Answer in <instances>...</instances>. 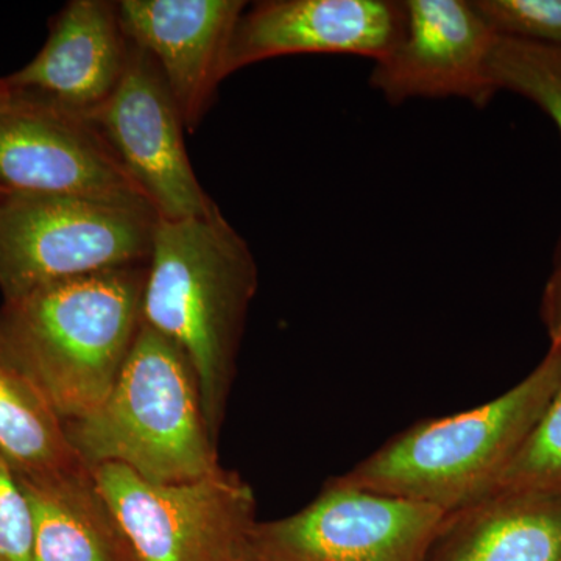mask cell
<instances>
[{
    "instance_id": "obj_1",
    "label": "cell",
    "mask_w": 561,
    "mask_h": 561,
    "mask_svg": "<svg viewBox=\"0 0 561 561\" xmlns=\"http://www.w3.org/2000/svg\"><path fill=\"white\" fill-rule=\"evenodd\" d=\"M256 290L257 265L249 243L220 209L190 219H158L142 323L175 343L191 362L216 442Z\"/></svg>"
},
{
    "instance_id": "obj_2",
    "label": "cell",
    "mask_w": 561,
    "mask_h": 561,
    "mask_svg": "<svg viewBox=\"0 0 561 561\" xmlns=\"http://www.w3.org/2000/svg\"><path fill=\"white\" fill-rule=\"evenodd\" d=\"M147 265L58 280L3 301L0 362L60 419L90 415L108 397L142 323Z\"/></svg>"
},
{
    "instance_id": "obj_3",
    "label": "cell",
    "mask_w": 561,
    "mask_h": 561,
    "mask_svg": "<svg viewBox=\"0 0 561 561\" xmlns=\"http://www.w3.org/2000/svg\"><path fill=\"white\" fill-rule=\"evenodd\" d=\"M65 430L88 468L121 465L160 483L194 481L224 468L191 362L144 323L108 397Z\"/></svg>"
},
{
    "instance_id": "obj_4",
    "label": "cell",
    "mask_w": 561,
    "mask_h": 561,
    "mask_svg": "<svg viewBox=\"0 0 561 561\" xmlns=\"http://www.w3.org/2000/svg\"><path fill=\"white\" fill-rule=\"evenodd\" d=\"M561 381V348L511 390L471 411L423 420L337 476L342 482L446 513L483 496L540 419Z\"/></svg>"
},
{
    "instance_id": "obj_5",
    "label": "cell",
    "mask_w": 561,
    "mask_h": 561,
    "mask_svg": "<svg viewBox=\"0 0 561 561\" xmlns=\"http://www.w3.org/2000/svg\"><path fill=\"white\" fill-rule=\"evenodd\" d=\"M158 219L146 203L0 195L3 301L58 280L147 265Z\"/></svg>"
},
{
    "instance_id": "obj_6",
    "label": "cell",
    "mask_w": 561,
    "mask_h": 561,
    "mask_svg": "<svg viewBox=\"0 0 561 561\" xmlns=\"http://www.w3.org/2000/svg\"><path fill=\"white\" fill-rule=\"evenodd\" d=\"M90 471L135 561H236L249 548L256 500L238 472L160 483L121 465Z\"/></svg>"
},
{
    "instance_id": "obj_7",
    "label": "cell",
    "mask_w": 561,
    "mask_h": 561,
    "mask_svg": "<svg viewBox=\"0 0 561 561\" xmlns=\"http://www.w3.org/2000/svg\"><path fill=\"white\" fill-rule=\"evenodd\" d=\"M445 516L334 478L300 512L257 522L251 540L271 561H424Z\"/></svg>"
},
{
    "instance_id": "obj_8",
    "label": "cell",
    "mask_w": 561,
    "mask_h": 561,
    "mask_svg": "<svg viewBox=\"0 0 561 561\" xmlns=\"http://www.w3.org/2000/svg\"><path fill=\"white\" fill-rule=\"evenodd\" d=\"M160 219L219 210L192 168L183 116L157 62L130 43L119 87L88 119Z\"/></svg>"
},
{
    "instance_id": "obj_9",
    "label": "cell",
    "mask_w": 561,
    "mask_h": 561,
    "mask_svg": "<svg viewBox=\"0 0 561 561\" xmlns=\"http://www.w3.org/2000/svg\"><path fill=\"white\" fill-rule=\"evenodd\" d=\"M404 27L393 49L375 62L370 84L391 105L412 99H465L489 105L496 32L474 3L404 0Z\"/></svg>"
},
{
    "instance_id": "obj_10",
    "label": "cell",
    "mask_w": 561,
    "mask_h": 561,
    "mask_svg": "<svg viewBox=\"0 0 561 561\" xmlns=\"http://www.w3.org/2000/svg\"><path fill=\"white\" fill-rule=\"evenodd\" d=\"M0 194L149 205L90 122L16 101L0 111Z\"/></svg>"
},
{
    "instance_id": "obj_11",
    "label": "cell",
    "mask_w": 561,
    "mask_h": 561,
    "mask_svg": "<svg viewBox=\"0 0 561 561\" xmlns=\"http://www.w3.org/2000/svg\"><path fill=\"white\" fill-rule=\"evenodd\" d=\"M122 31L157 62L183 116L194 131L227 79V57L242 0H121Z\"/></svg>"
},
{
    "instance_id": "obj_12",
    "label": "cell",
    "mask_w": 561,
    "mask_h": 561,
    "mask_svg": "<svg viewBox=\"0 0 561 561\" xmlns=\"http://www.w3.org/2000/svg\"><path fill=\"white\" fill-rule=\"evenodd\" d=\"M128 54L117 2L72 0L39 54L5 81L13 101L88 119L119 87Z\"/></svg>"
},
{
    "instance_id": "obj_13",
    "label": "cell",
    "mask_w": 561,
    "mask_h": 561,
    "mask_svg": "<svg viewBox=\"0 0 561 561\" xmlns=\"http://www.w3.org/2000/svg\"><path fill=\"white\" fill-rule=\"evenodd\" d=\"M404 5L393 0H265L243 11L227 77L247 66L302 54L382 60L400 39Z\"/></svg>"
},
{
    "instance_id": "obj_14",
    "label": "cell",
    "mask_w": 561,
    "mask_h": 561,
    "mask_svg": "<svg viewBox=\"0 0 561 561\" xmlns=\"http://www.w3.org/2000/svg\"><path fill=\"white\" fill-rule=\"evenodd\" d=\"M424 561H561V501L483 494L446 513Z\"/></svg>"
},
{
    "instance_id": "obj_15",
    "label": "cell",
    "mask_w": 561,
    "mask_h": 561,
    "mask_svg": "<svg viewBox=\"0 0 561 561\" xmlns=\"http://www.w3.org/2000/svg\"><path fill=\"white\" fill-rule=\"evenodd\" d=\"M18 481L31 505L32 561H135L90 468Z\"/></svg>"
},
{
    "instance_id": "obj_16",
    "label": "cell",
    "mask_w": 561,
    "mask_h": 561,
    "mask_svg": "<svg viewBox=\"0 0 561 561\" xmlns=\"http://www.w3.org/2000/svg\"><path fill=\"white\" fill-rule=\"evenodd\" d=\"M0 457L20 479L81 467L60 419L20 373L0 362Z\"/></svg>"
},
{
    "instance_id": "obj_17",
    "label": "cell",
    "mask_w": 561,
    "mask_h": 561,
    "mask_svg": "<svg viewBox=\"0 0 561 561\" xmlns=\"http://www.w3.org/2000/svg\"><path fill=\"white\" fill-rule=\"evenodd\" d=\"M497 91L515 92L540 106L561 135V47L500 36L490 58ZM561 262V238L553 264Z\"/></svg>"
},
{
    "instance_id": "obj_18",
    "label": "cell",
    "mask_w": 561,
    "mask_h": 561,
    "mask_svg": "<svg viewBox=\"0 0 561 561\" xmlns=\"http://www.w3.org/2000/svg\"><path fill=\"white\" fill-rule=\"evenodd\" d=\"M489 493L529 494L561 501V381Z\"/></svg>"
},
{
    "instance_id": "obj_19",
    "label": "cell",
    "mask_w": 561,
    "mask_h": 561,
    "mask_svg": "<svg viewBox=\"0 0 561 561\" xmlns=\"http://www.w3.org/2000/svg\"><path fill=\"white\" fill-rule=\"evenodd\" d=\"M472 3L504 38L561 47V0H476Z\"/></svg>"
},
{
    "instance_id": "obj_20",
    "label": "cell",
    "mask_w": 561,
    "mask_h": 561,
    "mask_svg": "<svg viewBox=\"0 0 561 561\" xmlns=\"http://www.w3.org/2000/svg\"><path fill=\"white\" fill-rule=\"evenodd\" d=\"M31 505L16 474L0 457V561H32Z\"/></svg>"
},
{
    "instance_id": "obj_21",
    "label": "cell",
    "mask_w": 561,
    "mask_h": 561,
    "mask_svg": "<svg viewBox=\"0 0 561 561\" xmlns=\"http://www.w3.org/2000/svg\"><path fill=\"white\" fill-rule=\"evenodd\" d=\"M540 313L551 346L561 348V262L553 264L552 275L542 290Z\"/></svg>"
},
{
    "instance_id": "obj_22",
    "label": "cell",
    "mask_w": 561,
    "mask_h": 561,
    "mask_svg": "<svg viewBox=\"0 0 561 561\" xmlns=\"http://www.w3.org/2000/svg\"><path fill=\"white\" fill-rule=\"evenodd\" d=\"M236 561H271L267 559V557L262 556L260 551H257L256 548H254L253 540H251L249 548L245 549L241 553V556L238 557V560Z\"/></svg>"
},
{
    "instance_id": "obj_23",
    "label": "cell",
    "mask_w": 561,
    "mask_h": 561,
    "mask_svg": "<svg viewBox=\"0 0 561 561\" xmlns=\"http://www.w3.org/2000/svg\"><path fill=\"white\" fill-rule=\"evenodd\" d=\"M11 105H13V94H11L5 79H0V111L9 108Z\"/></svg>"
},
{
    "instance_id": "obj_24",
    "label": "cell",
    "mask_w": 561,
    "mask_h": 561,
    "mask_svg": "<svg viewBox=\"0 0 561 561\" xmlns=\"http://www.w3.org/2000/svg\"><path fill=\"white\" fill-rule=\"evenodd\" d=\"M0 195H2V194H0Z\"/></svg>"
}]
</instances>
